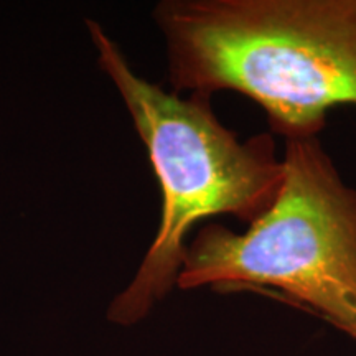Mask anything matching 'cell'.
Returning <instances> with one entry per match:
<instances>
[{"instance_id":"4","label":"cell","mask_w":356,"mask_h":356,"mask_svg":"<svg viewBox=\"0 0 356 356\" xmlns=\"http://www.w3.org/2000/svg\"><path fill=\"white\" fill-rule=\"evenodd\" d=\"M345 333V335H348L350 338H353V340L356 341V325H353V327H348L345 328V330H341Z\"/></svg>"},{"instance_id":"3","label":"cell","mask_w":356,"mask_h":356,"mask_svg":"<svg viewBox=\"0 0 356 356\" xmlns=\"http://www.w3.org/2000/svg\"><path fill=\"white\" fill-rule=\"evenodd\" d=\"M284 185L244 233L210 225L186 246L184 291H273L338 330L356 325V188L318 136L286 139Z\"/></svg>"},{"instance_id":"1","label":"cell","mask_w":356,"mask_h":356,"mask_svg":"<svg viewBox=\"0 0 356 356\" xmlns=\"http://www.w3.org/2000/svg\"><path fill=\"white\" fill-rule=\"evenodd\" d=\"M154 15L177 95L241 92L284 139L356 106V0H167Z\"/></svg>"},{"instance_id":"2","label":"cell","mask_w":356,"mask_h":356,"mask_svg":"<svg viewBox=\"0 0 356 356\" xmlns=\"http://www.w3.org/2000/svg\"><path fill=\"white\" fill-rule=\"evenodd\" d=\"M88 26L162 190L155 239L136 277L109 307L111 322L134 325L177 286L191 226L218 215L254 222L279 197L284 162L270 134L241 140L218 121L210 97H180L137 76L101 25L88 20Z\"/></svg>"}]
</instances>
